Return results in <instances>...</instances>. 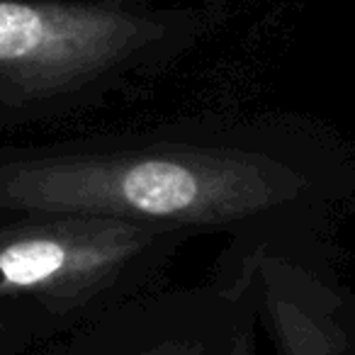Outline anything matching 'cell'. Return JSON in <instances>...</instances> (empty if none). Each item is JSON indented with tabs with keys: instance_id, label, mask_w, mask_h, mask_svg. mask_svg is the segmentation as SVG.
Returning <instances> with one entry per match:
<instances>
[{
	"instance_id": "6da1fadb",
	"label": "cell",
	"mask_w": 355,
	"mask_h": 355,
	"mask_svg": "<svg viewBox=\"0 0 355 355\" xmlns=\"http://www.w3.org/2000/svg\"><path fill=\"white\" fill-rule=\"evenodd\" d=\"M300 175L263 153L163 146L25 158L0 166V209L85 214L146 227H227L300 193Z\"/></svg>"
},
{
	"instance_id": "7a4b0ae2",
	"label": "cell",
	"mask_w": 355,
	"mask_h": 355,
	"mask_svg": "<svg viewBox=\"0 0 355 355\" xmlns=\"http://www.w3.org/2000/svg\"><path fill=\"white\" fill-rule=\"evenodd\" d=\"M171 17L110 3L0 0V107L73 98L148 61Z\"/></svg>"
},
{
	"instance_id": "3957f363",
	"label": "cell",
	"mask_w": 355,
	"mask_h": 355,
	"mask_svg": "<svg viewBox=\"0 0 355 355\" xmlns=\"http://www.w3.org/2000/svg\"><path fill=\"white\" fill-rule=\"evenodd\" d=\"M0 227V297L76 306L127 275L163 229L85 214H32Z\"/></svg>"
},
{
	"instance_id": "277c9868",
	"label": "cell",
	"mask_w": 355,
	"mask_h": 355,
	"mask_svg": "<svg viewBox=\"0 0 355 355\" xmlns=\"http://www.w3.org/2000/svg\"><path fill=\"white\" fill-rule=\"evenodd\" d=\"M229 355H253V338H251V336H248V334L239 336Z\"/></svg>"
},
{
	"instance_id": "5b68a950",
	"label": "cell",
	"mask_w": 355,
	"mask_h": 355,
	"mask_svg": "<svg viewBox=\"0 0 355 355\" xmlns=\"http://www.w3.org/2000/svg\"><path fill=\"white\" fill-rule=\"evenodd\" d=\"M146 355H200L198 350L193 348H180V345H168V348H158L153 353H146Z\"/></svg>"
},
{
	"instance_id": "8992f818",
	"label": "cell",
	"mask_w": 355,
	"mask_h": 355,
	"mask_svg": "<svg viewBox=\"0 0 355 355\" xmlns=\"http://www.w3.org/2000/svg\"><path fill=\"white\" fill-rule=\"evenodd\" d=\"M103 3H110V6H127L129 0H103Z\"/></svg>"
}]
</instances>
